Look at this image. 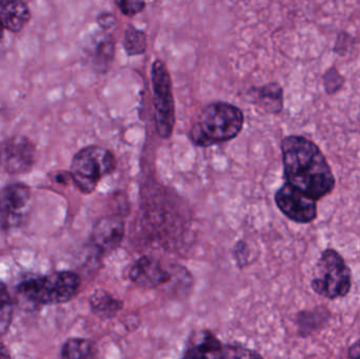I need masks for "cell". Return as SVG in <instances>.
I'll use <instances>...</instances> for the list:
<instances>
[{
    "label": "cell",
    "mask_w": 360,
    "mask_h": 359,
    "mask_svg": "<svg viewBox=\"0 0 360 359\" xmlns=\"http://www.w3.org/2000/svg\"><path fill=\"white\" fill-rule=\"evenodd\" d=\"M0 358H11L10 353H8V349L4 347V344L0 341Z\"/></svg>",
    "instance_id": "25"
},
{
    "label": "cell",
    "mask_w": 360,
    "mask_h": 359,
    "mask_svg": "<svg viewBox=\"0 0 360 359\" xmlns=\"http://www.w3.org/2000/svg\"><path fill=\"white\" fill-rule=\"evenodd\" d=\"M115 52V41L112 36L105 35L96 40L91 52V58L95 69L105 73L111 67Z\"/></svg>",
    "instance_id": "16"
},
{
    "label": "cell",
    "mask_w": 360,
    "mask_h": 359,
    "mask_svg": "<svg viewBox=\"0 0 360 359\" xmlns=\"http://www.w3.org/2000/svg\"><path fill=\"white\" fill-rule=\"evenodd\" d=\"M115 168V157L109 150L90 145L74 156L70 175L82 193L90 194L96 189L99 181Z\"/></svg>",
    "instance_id": "5"
},
{
    "label": "cell",
    "mask_w": 360,
    "mask_h": 359,
    "mask_svg": "<svg viewBox=\"0 0 360 359\" xmlns=\"http://www.w3.org/2000/svg\"><path fill=\"white\" fill-rule=\"evenodd\" d=\"M332 313L329 308L319 306L312 310H304L297 314L298 333L300 337H308L314 333L321 332L329 324Z\"/></svg>",
    "instance_id": "14"
},
{
    "label": "cell",
    "mask_w": 360,
    "mask_h": 359,
    "mask_svg": "<svg viewBox=\"0 0 360 359\" xmlns=\"http://www.w3.org/2000/svg\"><path fill=\"white\" fill-rule=\"evenodd\" d=\"M97 22L105 31L113 29L116 25V18L110 13H103L97 18Z\"/></svg>",
    "instance_id": "23"
},
{
    "label": "cell",
    "mask_w": 360,
    "mask_h": 359,
    "mask_svg": "<svg viewBox=\"0 0 360 359\" xmlns=\"http://www.w3.org/2000/svg\"><path fill=\"white\" fill-rule=\"evenodd\" d=\"M4 25H2L1 20H0V41H1L2 37H4Z\"/></svg>",
    "instance_id": "26"
},
{
    "label": "cell",
    "mask_w": 360,
    "mask_h": 359,
    "mask_svg": "<svg viewBox=\"0 0 360 359\" xmlns=\"http://www.w3.org/2000/svg\"><path fill=\"white\" fill-rule=\"evenodd\" d=\"M245 124L243 111L228 103H210L201 111L190 130L191 141L207 148L232 141L238 136Z\"/></svg>",
    "instance_id": "2"
},
{
    "label": "cell",
    "mask_w": 360,
    "mask_h": 359,
    "mask_svg": "<svg viewBox=\"0 0 360 359\" xmlns=\"http://www.w3.org/2000/svg\"><path fill=\"white\" fill-rule=\"evenodd\" d=\"M35 145L25 136H13L0 143V169L8 174H23L33 168Z\"/></svg>",
    "instance_id": "8"
},
{
    "label": "cell",
    "mask_w": 360,
    "mask_h": 359,
    "mask_svg": "<svg viewBox=\"0 0 360 359\" xmlns=\"http://www.w3.org/2000/svg\"><path fill=\"white\" fill-rule=\"evenodd\" d=\"M250 98L260 109L271 114H278L283 109V90L276 82L250 89Z\"/></svg>",
    "instance_id": "13"
},
{
    "label": "cell",
    "mask_w": 360,
    "mask_h": 359,
    "mask_svg": "<svg viewBox=\"0 0 360 359\" xmlns=\"http://www.w3.org/2000/svg\"><path fill=\"white\" fill-rule=\"evenodd\" d=\"M348 356L350 358H360V339L349 348Z\"/></svg>",
    "instance_id": "24"
},
{
    "label": "cell",
    "mask_w": 360,
    "mask_h": 359,
    "mask_svg": "<svg viewBox=\"0 0 360 359\" xmlns=\"http://www.w3.org/2000/svg\"><path fill=\"white\" fill-rule=\"evenodd\" d=\"M79 276L71 271L55 272L50 275L31 278L19 285V297L32 307L69 303L80 288Z\"/></svg>",
    "instance_id": "3"
},
{
    "label": "cell",
    "mask_w": 360,
    "mask_h": 359,
    "mask_svg": "<svg viewBox=\"0 0 360 359\" xmlns=\"http://www.w3.org/2000/svg\"><path fill=\"white\" fill-rule=\"evenodd\" d=\"M31 19V11L23 0H11L0 8V20L4 29L18 33Z\"/></svg>",
    "instance_id": "15"
},
{
    "label": "cell",
    "mask_w": 360,
    "mask_h": 359,
    "mask_svg": "<svg viewBox=\"0 0 360 359\" xmlns=\"http://www.w3.org/2000/svg\"><path fill=\"white\" fill-rule=\"evenodd\" d=\"M91 341L82 339H69L63 345L61 356L63 358H88L93 355Z\"/></svg>",
    "instance_id": "20"
},
{
    "label": "cell",
    "mask_w": 360,
    "mask_h": 359,
    "mask_svg": "<svg viewBox=\"0 0 360 359\" xmlns=\"http://www.w3.org/2000/svg\"><path fill=\"white\" fill-rule=\"evenodd\" d=\"M147 35L133 25H129L124 33V48L130 56L141 55L147 50Z\"/></svg>",
    "instance_id": "18"
},
{
    "label": "cell",
    "mask_w": 360,
    "mask_h": 359,
    "mask_svg": "<svg viewBox=\"0 0 360 359\" xmlns=\"http://www.w3.org/2000/svg\"><path fill=\"white\" fill-rule=\"evenodd\" d=\"M154 115L156 131L162 138H169L175 126V103L172 80L164 61H154L151 69Z\"/></svg>",
    "instance_id": "6"
},
{
    "label": "cell",
    "mask_w": 360,
    "mask_h": 359,
    "mask_svg": "<svg viewBox=\"0 0 360 359\" xmlns=\"http://www.w3.org/2000/svg\"><path fill=\"white\" fill-rule=\"evenodd\" d=\"M14 314V303L6 289V285L0 282V335L6 334L12 324Z\"/></svg>",
    "instance_id": "19"
},
{
    "label": "cell",
    "mask_w": 360,
    "mask_h": 359,
    "mask_svg": "<svg viewBox=\"0 0 360 359\" xmlns=\"http://www.w3.org/2000/svg\"><path fill=\"white\" fill-rule=\"evenodd\" d=\"M186 358H255L258 354H249L247 350L240 348L224 346L215 335L209 332H201L195 335L184 353Z\"/></svg>",
    "instance_id": "10"
},
{
    "label": "cell",
    "mask_w": 360,
    "mask_h": 359,
    "mask_svg": "<svg viewBox=\"0 0 360 359\" xmlns=\"http://www.w3.org/2000/svg\"><path fill=\"white\" fill-rule=\"evenodd\" d=\"M11 0H0V8H1V6H4V4H8V2H10Z\"/></svg>",
    "instance_id": "27"
},
{
    "label": "cell",
    "mask_w": 360,
    "mask_h": 359,
    "mask_svg": "<svg viewBox=\"0 0 360 359\" xmlns=\"http://www.w3.org/2000/svg\"><path fill=\"white\" fill-rule=\"evenodd\" d=\"M317 202L319 200L288 183L275 194V202L281 213L290 221L300 225H308L317 218Z\"/></svg>",
    "instance_id": "7"
},
{
    "label": "cell",
    "mask_w": 360,
    "mask_h": 359,
    "mask_svg": "<svg viewBox=\"0 0 360 359\" xmlns=\"http://www.w3.org/2000/svg\"><path fill=\"white\" fill-rule=\"evenodd\" d=\"M130 278L139 286L152 289L168 282L171 280V274L155 259L143 256L133 266Z\"/></svg>",
    "instance_id": "12"
},
{
    "label": "cell",
    "mask_w": 360,
    "mask_h": 359,
    "mask_svg": "<svg viewBox=\"0 0 360 359\" xmlns=\"http://www.w3.org/2000/svg\"><path fill=\"white\" fill-rule=\"evenodd\" d=\"M124 235V221L120 217H103L93 229L92 242L101 252H107L117 248Z\"/></svg>",
    "instance_id": "11"
},
{
    "label": "cell",
    "mask_w": 360,
    "mask_h": 359,
    "mask_svg": "<svg viewBox=\"0 0 360 359\" xmlns=\"http://www.w3.org/2000/svg\"><path fill=\"white\" fill-rule=\"evenodd\" d=\"M345 78L335 67H331L323 75V86L328 94H334L342 88Z\"/></svg>",
    "instance_id": "21"
},
{
    "label": "cell",
    "mask_w": 360,
    "mask_h": 359,
    "mask_svg": "<svg viewBox=\"0 0 360 359\" xmlns=\"http://www.w3.org/2000/svg\"><path fill=\"white\" fill-rule=\"evenodd\" d=\"M31 200V191L23 183L6 185L0 191V221L6 228L20 223Z\"/></svg>",
    "instance_id": "9"
},
{
    "label": "cell",
    "mask_w": 360,
    "mask_h": 359,
    "mask_svg": "<svg viewBox=\"0 0 360 359\" xmlns=\"http://www.w3.org/2000/svg\"><path fill=\"white\" fill-rule=\"evenodd\" d=\"M90 306L93 313L98 318H112L122 309L124 303L105 291L99 290L90 297Z\"/></svg>",
    "instance_id": "17"
},
{
    "label": "cell",
    "mask_w": 360,
    "mask_h": 359,
    "mask_svg": "<svg viewBox=\"0 0 360 359\" xmlns=\"http://www.w3.org/2000/svg\"><path fill=\"white\" fill-rule=\"evenodd\" d=\"M120 12L127 17H133L145 8V0H115Z\"/></svg>",
    "instance_id": "22"
},
{
    "label": "cell",
    "mask_w": 360,
    "mask_h": 359,
    "mask_svg": "<svg viewBox=\"0 0 360 359\" xmlns=\"http://www.w3.org/2000/svg\"><path fill=\"white\" fill-rule=\"evenodd\" d=\"M287 183L316 200L335 189L333 171L321 148L304 136L290 135L281 141Z\"/></svg>",
    "instance_id": "1"
},
{
    "label": "cell",
    "mask_w": 360,
    "mask_h": 359,
    "mask_svg": "<svg viewBox=\"0 0 360 359\" xmlns=\"http://www.w3.org/2000/svg\"><path fill=\"white\" fill-rule=\"evenodd\" d=\"M311 288L328 299H342L350 293L352 272L335 249L328 248L321 252L313 271Z\"/></svg>",
    "instance_id": "4"
}]
</instances>
